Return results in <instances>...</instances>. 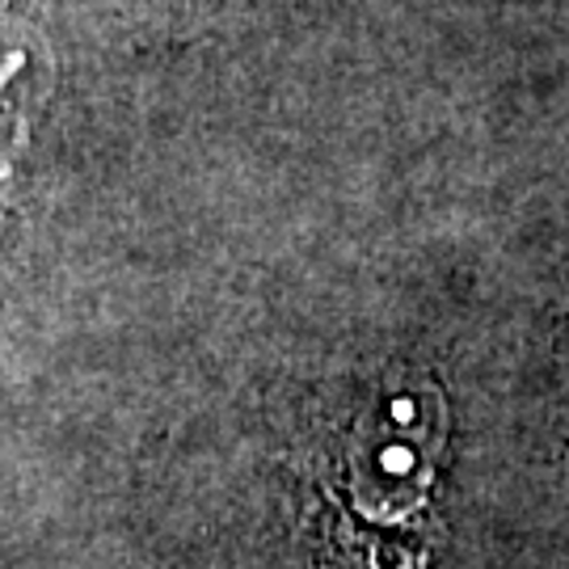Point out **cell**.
<instances>
[{
    "mask_svg": "<svg viewBox=\"0 0 569 569\" xmlns=\"http://www.w3.org/2000/svg\"><path fill=\"white\" fill-rule=\"evenodd\" d=\"M51 89L47 39L26 21H0V199L34 136V110Z\"/></svg>",
    "mask_w": 569,
    "mask_h": 569,
    "instance_id": "2",
    "label": "cell"
},
{
    "mask_svg": "<svg viewBox=\"0 0 569 569\" xmlns=\"http://www.w3.org/2000/svg\"><path fill=\"white\" fill-rule=\"evenodd\" d=\"M448 448V401L430 376H392L367 397L346 435V465L363 498L418 507Z\"/></svg>",
    "mask_w": 569,
    "mask_h": 569,
    "instance_id": "1",
    "label": "cell"
}]
</instances>
